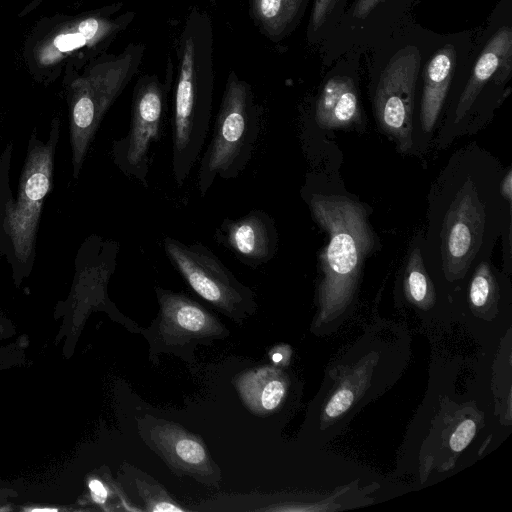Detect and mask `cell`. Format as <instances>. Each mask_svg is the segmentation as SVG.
<instances>
[{
	"label": "cell",
	"instance_id": "d4e9b609",
	"mask_svg": "<svg viewBox=\"0 0 512 512\" xmlns=\"http://www.w3.org/2000/svg\"><path fill=\"white\" fill-rule=\"evenodd\" d=\"M89 488L94 501L98 503H104L107 498V490L99 480H91L89 482Z\"/></svg>",
	"mask_w": 512,
	"mask_h": 512
},
{
	"label": "cell",
	"instance_id": "ac0fdd59",
	"mask_svg": "<svg viewBox=\"0 0 512 512\" xmlns=\"http://www.w3.org/2000/svg\"><path fill=\"white\" fill-rule=\"evenodd\" d=\"M238 389L252 410L265 413L280 404L285 394V383L276 370L260 368L244 374L238 381Z\"/></svg>",
	"mask_w": 512,
	"mask_h": 512
},
{
	"label": "cell",
	"instance_id": "ffe728a7",
	"mask_svg": "<svg viewBox=\"0 0 512 512\" xmlns=\"http://www.w3.org/2000/svg\"><path fill=\"white\" fill-rule=\"evenodd\" d=\"M139 491L145 500L146 509L150 511H183L166 493L155 486L138 483Z\"/></svg>",
	"mask_w": 512,
	"mask_h": 512
},
{
	"label": "cell",
	"instance_id": "4316f807",
	"mask_svg": "<svg viewBox=\"0 0 512 512\" xmlns=\"http://www.w3.org/2000/svg\"><path fill=\"white\" fill-rule=\"evenodd\" d=\"M44 1L45 0H29L27 2V4L21 9L18 16L24 17V16L28 15L29 13L36 10L40 6V4H42Z\"/></svg>",
	"mask_w": 512,
	"mask_h": 512
},
{
	"label": "cell",
	"instance_id": "3957f363",
	"mask_svg": "<svg viewBox=\"0 0 512 512\" xmlns=\"http://www.w3.org/2000/svg\"><path fill=\"white\" fill-rule=\"evenodd\" d=\"M123 2L78 13H57L39 19L25 38L22 58L38 82L51 83L78 72L107 53L114 40L132 23L136 13Z\"/></svg>",
	"mask_w": 512,
	"mask_h": 512
},
{
	"label": "cell",
	"instance_id": "d6986e66",
	"mask_svg": "<svg viewBox=\"0 0 512 512\" xmlns=\"http://www.w3.org/2000/svg\"><path fill=\"white\" fill-rule=\"evenodd\" d=\"M405 287L410 298L425 302L431 289L430 278L425 268L421 253V242L413 244L406 262Z\"/></svg>",
	"mask_w": 512,
	"mask_h": 512
},
{
	"label": "cell",
	"instance_id": "7402d4cb",
	"mask_svg": "<svg viewBox=\"0 0 512 512\" xmlns=\"http://www.w3.org/2000/svg\"><path fill=\"white\" fill-rule=\"evenodd\" d=\"M476 425L473 420L467 419L456 428L450 437V446L453 451L460 452L470 443L474 437Z\"/></svg>",
	"mask_w": 512,
	"mask_h": 512
},
{
	"label": "cell",
	"instance_id": "9a60e30c",
	"mask_svg": "<svg viewBox=\"0 0 512 512\" xmlns=\"http://www.w3.org/2000/svg\"><path fill=\"white\" fill-rule=\"evenodd\" d=\"M151 439L173 468L201 476L213 473L202 441L181 427L167 422L157 424L151 430Z\"/></svg>",
	"mask_w": 512,
	"mask_h": 512
},
{
	"label": "cell",
	"instance_id": "f1b7e54d",
	"mask_svg": "<svg viewBox=\"0 0 512 512\" xmlns=\"http://www.w3.org/2000/svg\"><path fill=\"white\" fill-rule=\"evenodd\" d=\"M281 359H282L281 354H279V353H275V354L273 355V360H274L275 362H279Z\"/></svg>",
	"mask_w": 512,
	"mask_h": 512
},
{
	"label": "cell",
	"instance_id": "277c9868",
	"mask_svg": "<svg viewBox=\"0 0 512 512\" xmlns=\"http://www.w3.org/2000/svg\"><path fill=\"white\" fill-rule=\"evenodd\" d=\"M308 205L328 235L319 256L321 301L326 307H336L352 293L364 261L376 246V235L362 203L340 195L312 193Z\"/></svg>",
	"mask_w": 512,
	"mask_h": 512
},
{
	"label": "cell",
	"instance_id": "83f0119b",
	"mask_svg": "<svg viewBox=\"0 0 512 512\" xmlns=\"http://www.w3.org/2000/svg\"><path fill=\"white\" fill-rule=\"evenodd\" d=\"M32 511H39V512H42V511H57V509H50V508H37V509H32Z\"/></svg>",
	"mask_w": 512,
	"mask_h": 512
},
{
	"label": "cell",
	"instance_id": "5b68a950",
	"mask_svg": "<svg viewBox=\"0 0 512 512\" xmlns=\"http://www.w3.org/2000/svg\"><path fill=\"white\" fill-rule=\"evenodd\" d=\"M262 109L251 85L230 71L213 134L201 158L197 188L204 197L219 177L237 178L249 164L261 129Z\"/></svg>",
	"mask_w": 512,
	"mask_h": 512
},
{
	"label": "cell",
	"instance_id": "603a6c76",
	"mask_svg": "<svg viewBox=\"0 0 512 512\" xmlns=\"http://www.w3.org/2000/svg\"><path fill=\"white\" fill-rule=\"evenodd\" d=\"M353 402V393L350 390H340L326 405L325 413L328 417H337L344 413Z\"/></svg>",
	"mask_w": 512,
	"mask_h": 512
},
{
	"label": "cell",
	"instance_id": "484cf974",
	"mask_svg": "<svg viewBox=\"0 0 512 512\" xmlns=\"http://www.w3.org/2000/svg\"><path fill=\"white\" fill-rule=\"evenodd\" d=\"M380 0H358L354 8V16L359 18L369 14Z\"/></svg>",
	"mask_w": 512,
	"mask_h": 512
},
{
	"label": "cell",
	"instance_id": "52a82bcc",
	"mask_svg": "<svg viewBox=\"0 0 512 512\" xmlns=\"http://www.w3.org/2000/svg\"><path fill=\"white\" fill-rule=\"evenodd\" d=\"M166 257L192 290L223 313L242 317L255 308L254 294L206 245L166 236Z\"/></svg>",
	"mask_w": 512,
	"mask_h": 512
},
{
	"label": "cell",
	"instance_id": "44dd1931",
	"mask_svg": "<svg viewBox=\"0 0 512 512\" xmlns=\"http://www.w3.org/2000/svg\"><path fill=\"white\" fill-rule=\"evenodd\" d=\"M343 0H315L310 20V32L319 29Z\"/></svg>",
	"mask_w": 512,
	"mask_h": 512
},
{
	"label": "cell",
	"instance_id": "5bb4252c",
	"mask_svg": "<svg viewBox=\"0 0 512 512\" xmlns=\"http://www.w3.org/2000/svg\"><path fill=\"white\" fill-rule=\"evenodd\" d=\"M454 62V47L446 45L426 67L418 126L413 129V149L416 142L415 148L428 147L449 90Z\"/></svg>",
	"mask_w": 512,
	"mask_h": 512
},
{
	"label": "cell",
	"instance_id": "cb8c5ba5",
	"mask_svg": "<svg viewBox=\"0 0 512 512\" xmlns=\"http://www.w3.org/2000/svg\"><path fill=\"white\" fill-rule=\"evenodd\" d=\"M501 196L506 200L507 203L512 204V170L508 168L499 186Z\"/></svg>",
	"mask_w": 512,
	"mask_h": 512
},
{
	"label": "cell",
	"instance_id": "e0dca14e",
	"mask_svg": "<svg viewBox=\"0 0 512 512\" xmlns=\"http://www.w3.org/2000/svg\"><path fill=\"white\" fill-rule=\"evenodd\" d=\"M308 0H249V15L259 32L279 42L297 26Z\"/></svg>",
	"mask_w": 512,
	"mask_h": 512
},
{
	"label": "cell",
	"instance_id": "9c48e42d",
	"mask_svg": "<svg viewBox=\"0 0 512 512\" xmlns=\"http://www.w3.org/2000/svg\"><path fill=\"white\" fill-rule=\"evenodd\" d=\"M420 55L410 47L399 52L383 71L375 93L378 124L402 153L413 149L414 99Z\"/></svg>",
	"mask_w": 512,
	"mask_h": 512
},
{
	"label": "cell",
	"instance_id": "4fadbf2b",
	"mask_svg": "<svg viewBox=\"0 0 512 512\" xmlns=\"http://www.w3.org/2000/svg\"><path fill=\"white\" fill-rule=\"evenodd\" d=\"M155 291L160 305V333L166 342H184L222 334L224 326L193 299L160 287Z\"/></svg>",
	"mask_w": 512,
	"mask_h": 512
},
{
	"label": "cell",
	"instance_id": "2e32d148",
	"mask_svg": "<svg viewBox=\"0 0 512 512\" xmlns=\"http://www.w3.org/2000/svg\"><path fill=\"white\" fill-rule=\"evenodd\" d=\"M315 120L325 129L348 128L361 122L358 95L351 78L335 76L325 83L316 102Z\"/></svg>",
	"mask_w": 512,
	"mask_h": 512
},
{
	"label": "cell",
	"instance_id": "30bf717a",
	"mask_svg": "<svg viewBox=\"0 0 512 512\" xmlns=\"http://www.w3.org/2000/svg\"><path fill=\"white\" fill-rule=\"evenodd\" d=\"M511 52V29L502 27L484 47L456 103L447 113L435 139L436 148L445 149L457 138L477 133L475 117L480 93L500 67L510 72Z\"/></svg>",
	"mask_w": 512,
	"mask_h": 512
},
{
	"label": "cell",
	"instance_id": "ba28073f",
	"mask_svg": "<svg viewBox=\"0 0 512 512\" xmlns=\"http://www.w3.org/2000/svg\"><path fill=\"white\" fill-rule=\"evenodd\" d=\"M168 88L157 74H144L134 85L127 134L114 142L116 165L130 179L148 188L151 149L162 135Z\"/></svg>",
	"mask_w": 512,
	"mask_h": 512
},
{
	"label": "cell",
	"instance_id": "7c38bea8",
	"mask_svg": "<svg viewBox=\"0 0 512 512\" xmlns=\"http://www.w3.org/2000/svg\"><path fill=\"white\" fill-rule=\"evenodd\" d=\"M52 152L50 147L37 149L24 174L17 205L9 213V226L19 257L26 258L30 252L35 224L43 197L49 190Z\"/></svg>",
	"mask_w": 512,
	"mask_h": 512
},
{
	"label": "cell",
	"instance_id": "8992f818",
	"mask_svg": "<svg viewBox=\"0 0 512 512\" xmlns=\"http://www.w3.org/2000/svg\"><path fill=\"white\" fill-rule=\"evenodd\" d=\"M145 50L144 43L130 42L117 54L105 53L80 71L63 75L78 164L103 116L138 73Z\"/></svg>",
	"mask_w": 512,
	"mask_h": 512
},
{
	"label": "cell",
	"instance_id": "7a4b0ae2",
	"mask_svg": "<svg viewBox=\"0 0 512 512\" xmlns=\"http://www.w3.org/2000/svg\"><path fill=\"white\" fill-rule=\"evenodd\" d=\"M214 30L210 14L193 7L177 48L178 70L171 120V172L181 187L198 160L212 115Z\"/></svg>",
	"mask_w": 512,
	"mask_h": 512
},
{
	"label": "cell",
	"instance_id": "6da1fadb",
	"mask_svg": "<svg viewBox=\"0 0 512 512\" xmlns=\"http://www.w3.org/2000/svg\"><path fill=\"white\" fill-rule=\"evenodd\" d=\"M505 171L476 143L451 155L427 197L421 253L428 273L455 283L490 260L498 238L511 225V204L499 190Z\"/></svg>",
	"mask_w": 512,
	"mask_h": 512
},
{
	"label": "cell",
	"instance_id": "8fae6325",
	"mask_svg": "<svg viewBox=\"0 0 512 512\" xmlns=\"http://www.w3.org/2000/svg\"><path fill=\"white\" fill-rule=\"evenodd\" d=\"M214 239L252 269L273 259L279 241L275 220L260 209L236 219L225 218L216 228Z\"/></svg>",
	"mask_w": 512,
	"mask_h": 512
}]
</instances>
